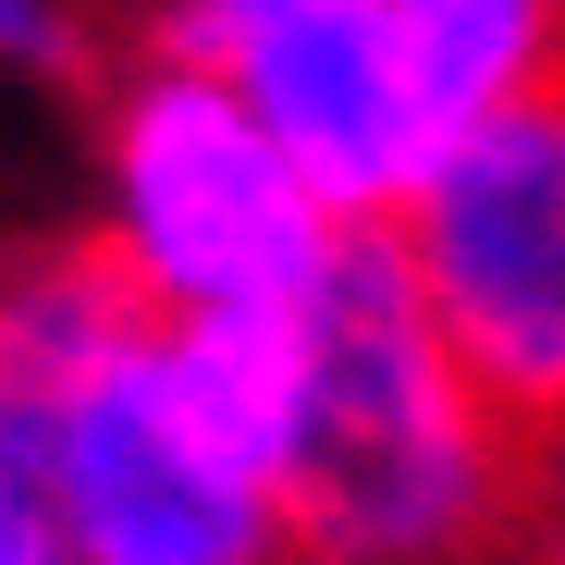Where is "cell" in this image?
<instances>
[{"label": "cell", "mask_w": 565, "mask_h": 565, "mask_svg": "<svg viewBox=\"0 0 565 565\" xmlns=\"http://www.w3.org/2000/svg\"><path fill=\"white\" fill-rule=\"evenodd\" d=\"M406 258L492 406L529 443H565V62L430 160Z\"/></svg>", "instance_id": "277c9868"}, {"label": "cell", "mask_w": 565, "mask_h": 565, "mask_svg": "<svg viewBox=\"0 0 565 565\" xmlns=\"http://www.w3.org/2000/svg\"><path fill=\"white\" fill-rule=\"evenodd\" d=\"M406 13V62H418V99H430V136L455 148L467 124H492L504 99L565 62V25L553 0H394Z\"/></svg>", "instance_id": "8992f818"}, {"label": "cell", "mask_w": 565, "mask_h": 565, "mask_svg": "<svg viewBox=\"0 0 565 565\" xmlns=\"http://www.w3.org/2000/svg\"><path fill=\"white\" fill-rule=\"evenodd\" d=\"M553 565H565V553H553Z\"/></svg>", "instance_id": "52a82bcc"}, {"label": "cell", "mask_w": 565, "mask_h": 565, "mask_svg": "<svg viewBox=\"0 0 565 565\" xmlns=\"http://www.w3.org/2000/svg\"><path fill=\"white\" fill-rule=\"evenodd\" d=\"M308 430L282 467L296 565H443L529 516L553 443H529L492 382L455 356L406 222H344L320 296H308Z\"/></svg>", "instance_id": "6da1fadb"}, {"label": "cell", "mask_w": 565, "mask_h": 565, "mask_svg": "<svg viewBox=\"0 0 565 565\" xmlns=\"http://www.w3.org/2000/svg\"><path fill=\"white\" fill-rule=\"evenodd\" d=\"M234 74H246L258 124L296 148V172L344 222H406V198L430 184L443 136H430V99H418L394 0H282Z\"/></svg>", "instance_id": "5b68a950"}, {"label": "cell", "mask_w": 565, "mask_h": 565, "mask_svg": "<svg viewBox=\"0 0 565 565\" xmlns=\"http://www.w3.org/2000/svg\"><path fill=\"white\" fill-rule=\"evenodd\" d=\"M172 332V320H160ZM160 332L99 356L62 394H13V492H38L74 565H282V492L210 455V430L172 406Z\"/></svg>", "instance_id": "3957f363"}, {"label": "cell", "mask_w": 565, "mask_h": 565, "mask_svg": "<svg viewBox=\"0 0 565 565\" xmlns=\"http://www.w3.org/2000/svg\"><path fill=\"white\" fill-rule=\"evenodd\" d=\"M111 234L172 308H308L344 210L258 124L246 74L160 50L111 111Z\"/></svg>", "instance_id": "7a4b0ae2"}]
</instances>
